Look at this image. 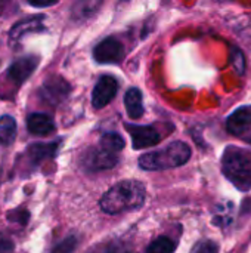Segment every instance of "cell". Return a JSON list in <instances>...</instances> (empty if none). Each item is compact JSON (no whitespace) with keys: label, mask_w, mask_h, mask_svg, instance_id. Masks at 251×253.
<instances>
[{"label":"cell","mask_w":251,"mask_h":253,"mask_svg":"<svg viewBox=\"0 0 251 253\" xmlns=\"http://www.w3.org/2000/svg\"><path fill=\"white\" fill-rule=\"evenodd\" d=\"M146 191L138 181H121L111 187L101 199V209L109 215H118L143 206Z\"/></svg>","instance_id":"6da1fadb"},{"label":"cell","mask_w":251,"mask_h":253,"mask_svg":"<svg viewBox=\"0 0 251 253\" xmlns=\"http://www.w3.org/2000/svg\"><path fill=\"white\" fill-rule=\"evenodd\" d=\"M222 173L225 178L243 193L251 190V150L228 145L222 154Z\"/></svg>","instance_id":"7a4b0ae2"},{"label":"cell","mask_w":251,"mask_h":253,"mask_svg":"<svg viewBox=\"0 0 251 253\" xmlns=\"http://www.w3.org/2000/svg\"><path fill=\"white\" fill-rule=\"evenodd\" d=\"M191 147L183 141H173L169 145L142 154L139 157V166L143 170H166L183 166L191 159Z\"/></svg>","instance_id":"3957f363"},{"label":"cell","mask_w":251,"mask_h":253,"mask_svg":"<svg viewBox=\"0 0 251 253\" xmlns=\"http://www.w3.org/2000/svg\"><path fill=\"white\" fill-rule=\"evenodd\" d=\"M226 130L232 136L251 144V105H241L228 116Z\"/></svg>","instance_id":"277c9868"},{"label":"cell","mask_w":251,"mask_h":253,"mask_svg":"<svg viewBox=\"0 0 251 253\" xmlns=\"http://www.w3.org/2000/svg\"><path fill=\"white\" fill-rule=\"evenodd\" d=\"M124 55V46L115 37L104 39L93 49V58L99 64H120Z\"/></svg>","instance_id":"5b68a950"},{"label":"cell","mask_w":251,"mask_h":253,"mask_svg":"<svg viewBox=\"0 0 251 253\" xmlns=\"http://www.w3.org/2000/svg\"><path fill=\"white\" fill-rule=\"evenodd\" d=\"M117 90H118V83L115 77L101 76L92 92V105L96 110L104 108L114 99V96L117 95Z\"/></svg>","instance_id":"8992f818"},{"label":"cell","mask_w":251,"mask_h":253,"mask_svg":"<svg viewBox=\"0 0 251 253\" xmlns=\"http://www.w3.org/2000/svg\"><path fill=\"white\" fill-rule=\"evenodd\" d=\"M124 127L127 129V132L132 136V142H133L135 150L148 148V147L157 145L161 141V135L154 126H139V125L126 123Z\"/></svg>","instance_id":"52a82bcc"},{"label":"cell","mask_w":251,"mask_h":253,"mask_svg":"<svg viewBox=\"0 0 251 253\" xmlns=\"http://www.w3.org/2000/svg\"><path fill=\"white\" fill-rule=\"evenodd\" d=\"M68 92H70V84L64 79L52 77L43 83L40 89V96L50 104H58L62 99H65Z\"/></svg>","instance_id":"ba28073f"},{"label":"cell","mask_w":251,"mask_h":253,"mask_svg":"<svg viewBox=\"0 0 251 253\" xmlns=\"http://www.w3.org/2000/svg\"><path fill=\"white\" fill-rule=\"evenodd\" d=\"M43 15H37V16H31L27 19L19 21L18 24H15L10 31H9V43L13 46L16 44L25 34L28 33H34V31H44V25H43Z\"/></svg>","instance_id":"9c48e42d"},{"label":"cell","mask_w":251,"mask_h":253,"mask_svg":"<svg viewBox=\"0 0 251 253\" xmlns=\"http://www.w3.org/2000/svg\"><path fill=\"white\" fill-rule=\"evenodd\" d=\"M37 65H38V58H36L33 55L19 58L7 68V77L12 82L19 84L33 74V71L36 70Z\"/></svg>","instance_id":"30bf717a"},{"label":"cell","mask_w":251,"mask_h":253,"mask_svg":"<svg viewBox=\"0 0 251 253\" xmlns=\"http://www.w3.org/2000/svg\"><path fill=\"white\" fill-rule=\"evenodd\" d=\"M87 168L92 170H105V169H112L118 163V154H114L108 150L104 148H93L87 153L86 156Z\"/></svg>","instance_id":"8fae6325"},{"label":"cell","mask_w":251,"mask_h":253,"mask_svg":"<svg viewBox=\"0 0 251 253\" xmlns=\"http://www.w3.org/2000/svg\"><path fill=\"white\" fill-rule=\"evenodd\" d=\"M27 127H28L30 133L44 136V135H49L55 130V123L47 114L33 113L27 119Z\"/></svg>","instance_id":"7c38bea8"},{"label":"cell","mask_w":251,"mask_h":253,"mask_svg":"<svg viewBox=\"0 0 251 253\" xmlns=\"http://www.w3.org/2000/svg\"><path fill=\"white\" fill-rule=\"evenodd\" d=\"M59 144L58 142H52V144H41V142H36L31 144L27 148V156L31 160L33 165H38L43 160H47L50 157H53L58 151Z\"/></svg>","instance_id":"4fadbf2b"},{"label":"cell","mask_w":251,"mask_h":253,"mask_svg":"<svg viewBox=\"0 0 251 253\" xmlns=\"http://www.w3.org/2000/svg\"><path fill=\"white\" fill-rule=\"evenodd\" d=\"M124 105L130 119H141L145 111L142 104V92L138 87H130L124 95Z\"/></svg>","instance_id":"5bb4252c"},{"label":"cell","mask_w":251,"mask_h":253,"mask_svg":"<svg viewBox=\"0 0 251 253\" xmlns=\"http://www.w3.org/2000/svg\"><path fill=\"white\" fill-rule=\"evenodd\" d=\"M16 138V122L12 116L0 117V145H10Z\"/></svg>","instance_id":"9a60e30c"},{"label":"cell","mask_w":251,"mask_h":253,"mask_svg":"<svg viewBox=\"0 0 251 253\" xmlns=\"http://www.w3.org/2000/svg\"><path fill=\"white\" fill-rule=\"evenodd\" d=\"M99 147L104 150H108L114 154H118L124 148V139L115 132H107L102 135V138L99 141Z\"/></svg>","instance_id":"2e32d148"},{"label":"cell","mask_w":251,"mask_h":253,"mask_svg":"<svg viewBox=\"0 0 251 253\" xmlns=\"http://www.w3.org/2000/svg\"><path fill=\"white\" fill-rule=\"evenodd\" d=\"M176 251V243L169 237L155 239L146 249V253H173Z\"/></svg>","instance_id":"e0dca14e"},{"label":"cell","mask_w":251,"mask_h":253,"mask_svg":"<svg viewBox=\"0 0 251 253\" xmlns=\"http://www.w3.org/2000/svg\"><path fill=\"white\" fill-rule=\"evenodd\" d=\"M77 245H78V240H77V237H74V236H70V237L64 239L61 243H58V245L53 248V251H52L50 253H72L74 251H75Z\"/></svg>","instance_id":"ac0fdd59"},{"label":"cell","mask_w":251,"mask_h":253,"mask_svg":"<svg viewBox=\"0 0 251 253\" xmlns=\"http://www.w3.org/2000/svg\"><path fill=\"white\" fill-rule=\"evenodd\" d=\"M191 253H219V246H217L216 242L204 239V240H200L192 248V252Z\"/></svg>","instance_id":"d6986e66"},{"label":"cell","mask_w":251,"mask_h":253,"mask_svg":"<svg viewBox=\"0 0 251 253\" xmlns=\"http://www.w3.org/2000/svg\"><path fill=\"white\" fill-rule=\"evenodd\" d=\"M99 253H130V251L121 242H111L104 249H101Z\"/></svg>","instance_id":"ffe728a7"},{"label":"cell","mask_w":251,"mask_h":253,"mask_svg":"<svg viewBox=\"0 0 251 253\" xmlns=\"http://www.w3.org/2000/svg\"><path fill=\"white\" fill-rule=\"evenodd\" d=\"M58 1L56 0H53V1H28V4L30 6H33V7H49V6H55Z\"/></svg>","instance_id":"44dd1931"}]
</instances>
